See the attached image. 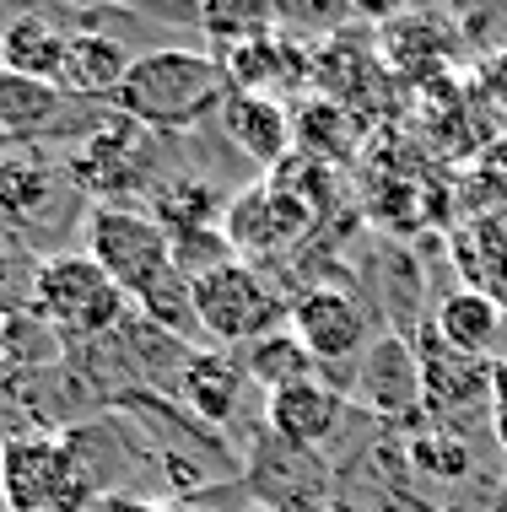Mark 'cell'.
Listing matches in <instances>:
<instances>
[{"mask_svg": "<svg viewBox=\"0 0 507 512\" xmlns=\"http://www.w3.org/2000/svg\"><path fill=\"white\" fill-rule=\"evenodd\" d=\"M227 98H232V81L222 54L152 49L130 60V71L114 92V114H125L130 124L157 135H184L222 114Z\"/></svg>", "mask_w": 507, "mask_h": 512, "instance_id": "6da1fadb", "label": "cell"}, {"mask_svg": "<svg viewBox=\"0 0 507 512\" xmlns=\"http://www.w3.org/2000/svg\"><path fill=\"white\" fill-rule=\"evenodd\" d=\"M130 297L119 292L87 254H49L33 270V313L65 340H92L125 318Z\"/></svg>", "mask_w": 507, "mask_h": 512, "instance_id": "7a4b0ae2", "label": "cell"}, {"mask_svg": "<svg viewBox=\"0 0 507 512\" xmlns=\"http://www.w3.org/2000/svg\"><path fill=\"white\" fill-rule=\"evenodd\" d=\"M81 238H87L81 254H87L130 302L141 297L157 275L173 270V238L162 232V221L152 211H141V205H92Z\"/></svg>", "mask_w": 507, "mask_h": 512, "instance_id": "3957f363", "label": "cell"}, {"mask_svg": "<svg viewBox=\"0 0 507 512\" xmlns=\"http://www.w3.org/2000/svg\"><path fill=\"white\" fill-rule=\"evenodd\" d=\"M286 318H292V302L265 281L259 265L232 259L195 281V324L222 345H254L286 329Z\"/></svg>", "mask_w": 507, "mask_h": 512, "instance_id": "277c9868", "label": "cell"}, {"mask_svg": "<svg viewBox=\"0 0 507 512\" xmlns=\"http://www.w3.org/2000/svg\"><path fill=\"white\" fill-rule=\"evenodd\" d=\"M0 491H6L11 512H81L92 502L87 464L76 459V442H60V437L6 442Z\"/></svg>", "mask_w": 507, "mask_h": 512, "instance_id": "5b68a950", "label": "cell"}, {"mask_svg": "<svg viewBox=\"0 0 507 512\" xmlns=\"http://www.w3.org/2000/svg\"><path fill=\"white\" fill-rule=\"evenodd\" d=\"M308 227H313V200L297 195L281 178H270L259 189H243L238 200H227V216H222V232L243 265H259V259L292 248Z\"/></svg>", "mask_w": 507, "mask_h": 512, "instance_id": "8992f818", "label": "cell"}, {"mask_svg": "<svg viewBox=\"0 0 507 512\" xmlns=\"http://www.w3.org/2000/svg\"><path fill=\"white\" fill-rule=\"evenodd\" d=\"M71 178L81 189H92L98 205H130L152 178V151H146V130L130 124L125 114L98 124L71 157Z\"/></svg>", "mask_w": 507, "mask_h": 512, "instance_id": "52a82bcc", "label": "cell"}, {"mask_svg": "<svg viewBox=\"0 0 507 512\" xmlns=\"http://www.w3.org/2000/svg\"><path fill=\"white\" fill-rule=\"evenodd\" d=\"M286 329H292L297 340L308 345V356L319 367L330 362H351V356L367 351V335H373V324H367L362 302L335 292V286H313L292 302V318H286Z\"/></svg>", "mask_w": 507, "mask_h": 512, "instance_id": "ba28073f", "label": "cell"}, {"mask_svg": "<svg viewBox=\"0 0 507 512\" xmlns=\"http://www.w3.org/2000/svg\"><path fill=\"white\" fill-rule=\"evenodd\" d=\"M416 367H421V399L437 415L491 410V378H497V367L481 362V356H464L432 335L427 345H416Z\"/></svg>", "mask_w": 507, "mask_h": 512, "instance_id": "9c48e42d", "label": "cell"}, {"mask_svg": "<svg viewBox=\"0 0 507 512\" xmlns=\"http://www.w3.org/2000/svg\"><path fill=\"white\" fill-rule=\"evenodd\" d=\"M340 415H346V399H340V389H330V383H319V378L265 394L270 432H276L292 453H319L324 442L335 437Z\"/></svg>", "mask_w": 507, "mask_h": 512, "instance_id": "30bf717a", "label": "cell"}, {"mask_svg": "<svg viewBox=\"0 0 507 512\" xmlns=\"http://www.w3.org/2000/svg\"><path fill=\"white\" fill-rule=\"evenodd\" d=\"M222 130L243 157L259 162V168H281L286 151L297 141L292 114H286L276 98H259V92H232L227 108H222Z\"/></svg>", "mask_w": 507, "mask_h": 512, "instance_id": "8fae6325", "label": "cell"}, {"mask_svg": "<svg viewBox=\"0 0 507 512\" xmlns=\"http://www.w3.org/2000/svg\"><path fill=\"white\" fill-rule=\"evenodd\" d=\"M125 71H130V54H125L119 38H108V33H71V44H65V65H60V92H65V98H108V103H114Z\"/></svg>", "mask_w": 507, "mask_h": 512, "instance_id": "7c38bea8", "label": "cell"}, {"mask_svg": "<svg viewBox=\"0 0 507 512\" xmlns=\"http://www.w3.org/2000/svg\"><path fill=\"white\" fill-rule=\"evenodd\" d=\"M243 383H249V372H243L238 356H227V351H195L184 362V405L195 410L205 426H227L232 415H238Z\"/></svg>", "mask_w": 507, "mask_h": 512, "instance_id": "4fadbf2b", "label": "cell"}, {"mask_svg": "<svg viewBox=\"0 0 507 512\" xmlns=\"http://www.w3.org/2000/svg\"><path fill=\"white\" fill-rule=\"evenodd\" d=\"M362 399L378 405L383 415H400L421 399V367H416V345L400 340H378L362 351Z\"/></svg>", "mask_w": 507, "mask_h": 512, "instance_id": "5bb4252c", "label": "cell"}, {"mask_svg": "<svg viewBox=\"0 0 507 512\" xmlns=\"http://www.w3.org/2000/svg\"><path fill=\"white\" fill-rule=\"evenodd\" d=\"M65 108V92L54 81H38V76H22V71H6L0 65V130L11 141H33L44 135Z\"/></svg>", "mask_w": 507, "mask_h": 512, "instance_id": "9a60e30c", "label": "cell"}, {"mask_svg": "<svg viewBox=\"0 0 507 512\" xmlns=\"http://www.w3.org/2000/svg\"><path fill=\"white\" fill-rule=\"evenodd\" d=\"M65 44H71V33H60L49 17H17V22H6V33H0V65L60 87Z\"/></svg>", "mask_w": 507, "mask_h": 512, "instance_id": "2e32d148", "label": "cell"}, {"mask_svg": "<svg viewBox=\"0 0 507 512\" xmlns=\"http://www.w3.org/2000/svg\"><path fill=\"white\" fill-rule=\"evenodd\" d=\"M432 335L443 340V345H454V351L481 356V362H486V351L502 335V308L491 297H481V292H470V286H464V292H454L448 302H437Z\"/></svg>", "mask_w": 507, "mask_h": 512, "instance_id": "e0dca14e", "label": "cell"}, {"mask_svg": "<svg viewBox=\"0 0 507 512\" xmlns=\"http://www.w3.org/2000/svg\"><path fill=\"white\" fill-rule=\"evenodd\" d=\"M152 216L162 221L168 238H195V232H216L227 216V200L216 195L205 178H168L152 195Z\"/></svg>", "mask_w": 507, "mask_h": 512, "instance_id": "ac0fdd59", "label": "cell"}, {"mask_svg": "<svg viewBox=\"0 0 507 512\" xmlns=\"http://www.w3.org/2000/svg\"><path fill=\"white\" fill-rule=\"evenodd\" d=\"M243 372H249V383H259L265 394H276V389H292V383H308V378H319V362L308 356V345L292 335V329H276V335H265V340H254V345H243Z\"/></svg>", "mask_w": 507, "mask_h": 512, "instance_id": "d6986e66", "label": "cell"}, {"mask_svg": "<svg viewBox=\"0 0 507 512\" xmlns=\"http://www.w3.org/2000/svg\"><path fill=\"white\" fill-rule=\"evenodd\" d=\"M222 65H227L232 92H259V98H270V87H281V81L297 71V54H292V44L259 33L249 44H232L222 54Z\"/></svg>", "mask_w": 507, "mask_h": 512, "instance_id": "ffe728a7", "label": "cell"}, {"mask_svg": "<svg viewBox=\"0 0 507 512\" xmlns=\"http://www.w3.org/2000/svg\"><path fill=\"white\" fill-rule=\"evenodd\" d=\"M54 200V168L33 151H11L0 162V216L6 221H38Z\"/></svg>", "mask_w": 507, "mask_h": 512, "instance_id": "44dd1931", "label": "cell"}, {"mask_svg": "<svg viewBox=\"0 0 507 512\" xmlns=\"http://www.w3.org/2000/svg\"><path fill=\"white\" fill-rule=\"evenodd\" d=\"M507 221H475V227L459 232V270L470 275V292L491 297L502 308L507 302Z\"/></svg>", "mask_w": 507, "mask_h": 512, "instance_id": "7402d4cb", "label": "cell"}, {"mask_svg": "<svg viewBox=\"0 0 507 512\" xmlns=\"http://www.w3.org/2000/svg\"><path fill=\"white\" fill-rule=\"evenodd\" d=\"M135 308H141L152 324H162L168 335H184L189 324H195V281H189L184 270H168V275H157L152 286H146L141 297H135ZM200 329V324H195Z\"/></svg>", "mask_w": 507, "mask_h": 512, "instance_id": "603a6c76", "label": "cell"}, {"mask_svg": "<svg viewBox=\"0 0 507 512\" xmlns=\"http://www.w3.org/2000/svg\"><path fill=\"white\" fill-rule=\"evenodd\" d=\"M491 432H497L502 453H507V362L497 367V378H491Z\"/></svg>", "mask_w": 507, "mask_h": 512, "instance_id": "cb8c5ba5", "label": "cell"}, {"mask_svg": "<svg viewBox=\"0 0 507 512\" xmlns=\"http://www.w3.org/2000/svg\"><path fill=\"white\" fill-rule=\"evenodd\" d=\"M486 92L497 98V108L507 114V49L491 54V65H486Z\"/></svg>", "mask_w": 507, "mask_h": 512, "instance_id": "d4e9b609", "label": "cell"}, {"mask_svg": "<svg viewBox=\"0 0 507 512\" xmlns=\"http://www.w3.org/2000/svg\"><path fill=\"white\" fill-rule=\"evenodd\" d=\"M11 151H17V141H11V135H6V130H0V162H6V157H11Z\"/></svg>", "mask_w": 507, "mask_h": 512, "instance_id": "484cf974", "label": "cell"}, {"mask_svg": "<svg viewBox=\"0 0 507 512\" xmlns=\"http://www.w3.org/2000/svg\"><path fill=\"white\" fill-rule=\"evenodd\" d=\"M497 512H507V469H502V496H497Z\"/></svg>", "mask_w": 507, "mask_h": 512, "instance_id": "4316f807", "label": "cell"}, {"mask_svg": "<svg viewBox=\"0 0 507 512\" xmlns=\"http://www.w3.org/2000/svg\"><path fill=\"white\" fill-rule=\"evenodd\" d=\"M0 286H6V254H0Z\"/></svg>", "mask_w": 507, "mask_h": 512, "instance_id": "83f0119b", "label": "cell"}, {"mask_svg": "<svg viewBox=\"0 0 507 512\" xmlns=\"http://www.w3.org/2000/svg\"><path fill=\"white\" fill-rule=\"evenodd\" d=\"M0 502H6V491H0Z\"/></svg>", "mask_w": 507, "mask_h": 512, "instance_id": "f1b7e54d", "label": "cell"}]
</instances>
